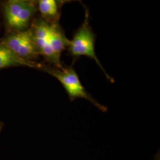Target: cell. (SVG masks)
Masks as SVG:
<instances>
[{
	"label": "cell",
	"instance_id": "9c48e42d",
	"mask_svg": "<svg viewBox=\"0 0 160 160\" xmlns=\"http://www.w3.org/2000/svg\"><path fill=\"white\" fill-rule=\"evenodd\" d=\"M2 123L1 122H0V132L2 129Z\"/></svg>",
	"mask_w": 160,
	"mask_h": 160
},
{
	"label": "cell",
	"instance_id": "8992f818",
	"mask_svg": "<svg viewBox=\"0 0 160 160\" xmlns=\"http://www.w3.org/2000/svg\"><path fill=\"white\" fill-rule=\"evenodd\" d=\"M15 66H26L31 68H41L42 65L18 57L6 46L0 44V69Z\"/></svg>",
	"mask_w": 160,
	"mask_h": 160
},
{
	"label": "cell",
	"instance_id": "277c9868",
	"mask_svg": "<svg viewBox=\"0 0 160 160\" xmlns=\"http://www.w3.org/2000/svg\"><path fill=\"white\" fill-rule=\"evenodd\" d=\"M18 57L32 61L39 55L32 29L18 31L6 37L1 43Z\"/></svg>",
	"mask_w": 160,
	"mask_h": 160
},
{
	"label": "cell",
	"instance_id": "5b68a950",
	"mask_svg": "<svg viewBox=\"0 0 160 160\" xmlns=\"http://www.w3.org/2000/svg\"><path fill=\"white\" fill-rule=\"evenodd\" d=\"M32 31L39 55L43 56L47 61L55 65L57 68L63 67L62 62L58 61L52 50L50 23L45 20L37 21L34 23Z\"/></svg>",
	"mask_w": 160,
	"mask_h": 160
},
{
	"label": "cell",
	"instance_id": "7a4b0ae2",
	"mask_svg": "<svg viewBox=\"0 0 160 160\" xmlns=\"http://www.w3.org/2000/svg\"><path fill=\"white\" fill-rule=\"evenodd\" d=\"M42 68L61 83L71 100L73 101L77 98H84L92 103L102 112H106L108 111L106 106L98 103L86 91L72 66L63 67L61 68H52L43 67Z\"/></svg>",
	"mask_w": 160,
	"mask_h": 160
},
{
	"label": "cell",
	"instance_id": "3957f363",
	"mask_svg": "<svg viewBox=\"0 0 160 160\" xmlns=\"http://www.w3.org/2000/svg\"><path fill=\"white\" fill-rule=\"evenodd\" d=\"M6 23L12 29L24 30L37 11L33 1L26 0H10L4 5Z\"/></svg>",
	"mask_w": 160,
	"mask_h": 160
},
{
	"label": "cell",
	"instance_id": "6da1fadb",
	"mask_svg": "<svg viewBox=\"0 0 160 160\" xmlns=\"http://www.w3.org/2000/svg\"><path fill=\"white\" fill-rule=\"evenodd\" d=\"M85 9V17L83 23L75 33L72 39L69 40L67 47L69 53L75 58L84 56L93 59L102 70L107 79L113 82L114 80L107 73L96 55L95 51L96 34L90 25L88 10L86 7Z\"/></svg>",
	"mask_w": 160,
	"mask_h": 160
},
{
	"label": "cell",
	"instance_id": "ba28073f",
	"mask_svg": "<svg viewBox=\"0 0 160 160\" xmlns=\"http://www.w3.org/2000/svg\"><path fill=\"white\" fill-rule=\"evenodd\" d=\"M154 160H160V151H158V152L155 154Z\"/></svg>",
	"mask_w": 160,
	"mask_h": 160
},
{
	"label": "cell",
	"instance_id": "52a82bcc",
	"mask_svg": "<svg viewBox=\"0 0 160 160\" xmlns=\"http://www.w3.org/2000/svg\"><path fill=\"white\" fill-rule=\"evenodd\" d=\"M63 1L55 0H40L38 2V10L42 16L48 23H58L60 7Z\"/></svg>",
	"mask_w": 160,
	"mask_h": 160
}]
</instances>
